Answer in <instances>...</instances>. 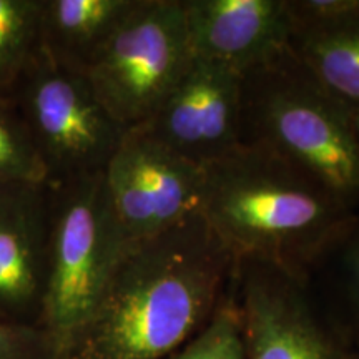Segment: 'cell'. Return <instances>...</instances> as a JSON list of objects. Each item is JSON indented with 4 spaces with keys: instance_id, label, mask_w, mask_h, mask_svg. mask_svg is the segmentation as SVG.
I'll use <instances>...</instances> for the list:
<instances>
[{
    "instance_id": "cell-1",
    "label": "cell",
    "mask_w": 359,
    "mask_h": 359,
    "mask_svg": "<svg viewBox=\"0 0 359 359\" xmlns=\"http://www.w3.org/2000/svg\"><path fill=\"white\" fill-rule=\"evenodd\" d=\"M235 268L200 213L132 246L64 359H167L208 325Z\"/></svg>"
},
{
    "instance_id": "cell-2",
    "label": "cell",
    "mask_w": 359,
    "mask_h": 359,
    "mask_svg": "<svg viewBox=\"0 0 359 359\" xmlns=\"http://www.w3.org/2000/svg\"><path fill=\"white\" fill-rule=\"evenodd\" d=\"M356 210L316 178L259 147L240 145L203 168L200 215L228 253L308 276Z\"/></svg>"
},
{
    "instance_id": "cell-3",
    "label": "cell",
    "mask_w": 359,
    "mask_h": 359,
    "mask_svg": "<svg viewBox=\"0 0 359 359\" xmlns=\"http://www.w3.org/2000/svg\"><path fill=\"white\" fill-rule=\"evenodd\" d=\"M240 145L259 147L359 208L354 111L313 77L290 47L243 74Z\"/></svg>"
},
{
    "instance_id": "cell-4",
    "label": "cell",
    "mask_w": 359,
    "mask_h": 359,
    "mask_svg": "<svg viewBox=\"0 0 359 359\" xmlns=\"http://www.w3.org/2000/svg\"><path fill=\"white\" fill-rule=\"evenodd\" d=\"M47 278L39 326L64 359L128 248L110 212L103 172L48 183Z\"/></svg>"
},
{
    "instance_id": "cell-5",
    "label": "cell",
    "mask_w": 359,
    "mask_h": 359,
    "mask_svg": "<svg viewBox=\"0 0 359 359\" xmlns=\"http://www.w3.org/2000/svg\"><path fill=\"white\" fill-rule=\"evenodd\" d=\"M11 102L48 183L103 172L128 130L103 107L83 74L55 64L42 48L27 65Z\"/></svg>"
},
{
    "instance_id": "cell-6",
    "label": "cell",
    "mask_w": 359,
    "mask_h": 359,
    "mask_svg": "<svg viewBox=\"0 0 359 359\" xmlns=\"http://www.w3.org/2000/svg\"><path fill=\"white\" fill-rule=\"evenodd\" d=\"M193 60L182 0H140L85 77L125 127L145 123Z\"/></svg>"
},
{
    "instance_id": "cell-7",
    "label": "cell",
    "mask_w": 359,
    "mask_h": 359,
    "mask_svg": "<svg viewBox=\"0 0 359 359\" xmlns=\"http://www.w3.org/2000/svg\"><path fill=\"white\" fill-rule=\"evenodd\" d=\"M245 359H353L308 276L240 259L233 276Z\"/></svg>"
},
{
    "instance_id": "cell-8",
    "label": "cell",
    "mask_w": 359,
    "mask_h": 359,
    "mask_svg": "<svg viewBox=\"0 0 359 359\" xmlns=\"http://www.w3.org/2000/svg\"><path fill=\"white\" fill-rule=\"evenodd\" d=\"M103 187L120 236L132 248L200 213L203 168L137 125L103 170Z\"/></svg>"
},
{
    "instance_id": "cell-9",
    "label": "cell",
    "mask_w": 359,
    "mask_h": 359,
    "mask_svg": "<svg viewBox=\"0 0 359 359\" xmlns=\"http://www.w3.org/2000/svg\"><path fill=\"white\" fill-rule=\"evenodd\" d=\"M243 74L193 57L183 77L142 127L205 168L240 147Z\"/></svg>"
},
{
    "instance_id": "cell-10",
    "label": "cell",
    "mask_w": 359,
    "mask_h": 359,
    "mask_svg": "<svg viewBox=\"0 0 359 359\" xmlns=\"http://www.w3.org/2000/svg\"><path fill=\"white\" fill-rule=\"evenodd\" d=\"M48 183H0V320L39 326L47 278Z\"/></svg>"
},
{
    "instance_id": "cell-11",
    "label": "cell",
    "mask_w": 359,
    "mask_h": 359,
    "mask_svg": "<svg viewBox=\"0 0 359 359\" xmlns=\"http://www.w3.org/2000/svg\"><path fill=\"white\" fill-rule=\"evenodd\" d=\"M193 57L245 74L290 47L286 0H182Z\"/></svg>"
},
{
    "instance_id": "cell-12",
    "label": "cell",
    "mask_w": 359,
    "mask_h": 359,
    "mask_svg": "<svg viewBox=\"0 0 359 359\" xmlns=\"http://www.w3.org/2000/svg\"><path fill=\"white\" fill-rule=\"evenodd\" d=\"M290 50L331 95L359 110V0H288Z\"/></svg>"
},
{
    "instance_id": "cell-13",
    "label": "cell",
    "mask_w": 359,
    "mask_h": 359,
    "mask_svg": "<svg viewBox=\"0 0 359 359\" xmlns=\"http://www.w3.org/2000/svg\"><path fill=\"white\" fill-rule=\"evenodd\" d=\"M140 0H42L40 48L58 65L83 74Z\"/></svg>"
},
{
    "instance_id": "cell-14",
    "label": "cell",
    "mask_w": 359,
    "mask_h": 359,
    "mask_svg": "<svg viewBox=\"0 0 359 359\" xmlns=\"http://www.w3.org/2000/svg\"><path fill=\"white\" fill-rule=\"evenodd\" d=\"M308 280L341 333L359 349V208L318 255Z\"/></svg>"
},
{
    "instance_id": "cell-15",
    "label": "cell",
    "mask_w": 359,
    "mask_h": 359,
    "mask_svg": "<svg viewBox=\"0 0 359 359\" xmlns=\"http://www.w3.org/2000/svg\"><path fill=\"white\" fill-rule=\"evenodd\" d=\"M42 0H0V98L15 85L40 48Z\"/></svg>"
},
{
    "instance_id": "cell-16",
    "label": "cell",
    "mask_w": 359,
    "mask_h": 359,
    "mask_svg": "<svg viewBox=\"0 0 359 359\" xmlns=\"http://www.w3.org/2000/svg\"><path fill=\"white\" fill-rule=\"evenodd\" d=\"M48 183L42 160L12 102L0 98V183Z\"/></svg>"
},
{
    "instance_id": "cell-17",
    "label": "cell",
    "mask_w": 359,
    "mask_h": 359,
    "mask_svg": "<svg viewBox=\"0 0 359 359\" xmlns=\"http://www.w3.org/2000/svg\"><path fill=\"white\" fill-rule=\"evenodd\" d=\"M167 359H245L233 286L208 325Z\"/></svg>"
},
{
    "instance_id": "cell-18",
    "label": "cell",
    "mask_w": 359,
    "mask_h": 359,
    "mask_svg": "<svg viewBox=\"0 0 359 359\" xmlns=\"http://www.w3.org/2000/svg\"><path fill=\"white\" fill-rule=\"evenodd\" d=\"M0 359H58V354L40 326L0 320Z\"/></svg>"
},
{
    "instance_id": "cell-19",
    "label": "cell",
    "mask_w": 359,
    "mask_h": 359,
    "mask_svg": "<svg viewBox=\"0 0 359 359\" xmlns=\"http://www.w3.org/2000/svg\"><path fill=\"white\" fill-rule=\"evenodd\" d=\"M354 125H356V132H358V138H359V110L354 111Z\"/></svg>"
},
{
    "instance_id": "cell-20",
    "label": "cell",
    "mask_w": 359,
    "mask_h": 359,
    "mask_svg": "<svg viewBox=\"0 0 359 359\" xmlns=\"http://www.w3.org/2000/svg\"><path fill=\"white\" fill-rule=\"evenodd\" d=\"M353 359H359V349H354V354H353Z\"/></svg>"
}]
</instances>
